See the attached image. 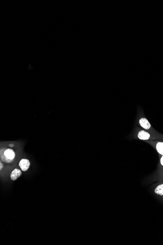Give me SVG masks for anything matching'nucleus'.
Here are the masks:
<instances>
[{
    "instance_id": "nucleus-8",
    "label": "nucleus",
    "mask_w": 163,
    "mask_h": 245,
    "mask_svg": "<svg viewBox=\"0 0 163 245\" xmlns=\"http://www.w3.org/2000/svg\"><path fill=\"white\" fill-rule=\"evenodd\" d=\"M160 164L162 166H163V155L162 156L160 159Z\"/></svg>"
},
{
    "instance_id": "nucleus-5",
    "label": "nucleus",
    "mask_w": 163,
    "mask_h": 245,
    "mask_svg": "<svg viewBox=\"0 0 163 245\" xmlns=\"http://www.w3.org/2000/svg\"><path fill=\"white\" fill-rule=\"evenodd\" d=\"M21 172L18 169H15L12 171L10 174V178L12 181H15L21 175Z\"/></svg>"
},
{
    "instance_id": "nucleus-4",
    "label": "nucleus",
    "mask_w": 163,
    "mask_h": 245,
    "mask_svg": "<svg viewBox=\"0 0 163 245\" xmlns=\"http://www.w3.org/2000/svg\"><path fill=\"white\" fill-rule=\"evenodd\" d=\"M19 165L23 171H26L30 168V161L26 159H21L19 162Z\"/></svg>"
},
{
    "instance_id": "nucleus-3",
    "label": "nucleus",
    "mask_w": 163,
    "mask_h": 245,
    "mask_svg": "<svg viewBox=\"0 0 163 245\" xmlns=\"http://www.w3.org/2000/svg\"><path fill=\"white\" fill-rule=\"evenodd\" d=\"M138 123L144 129L146 130H149L151 129V125L150 123L148 121L147 119L144 117H141L140 118L138 121Z\"/></svg>"
},
{
    "instance_id": "nucleus-6",
    "label": "nucleus",
    "mask_w": 163,
    "mask_h": 245,
    "mask_svg": "<svg viewBox=\"0 0 163 245\" xmlns=\"http://www.w3.org/2000/svg\"><path fill=\"white\" fill-rule=\"evenodd\" d=\"M155 147L157 152L161 155H163V142H157Z\"/></svg>"
},
{
    "instance_id": "nucleus-7",
    "label": "nucleus",
    "mask_w": 163,
    "mask_h": 245,
    "mask_svg": "<svg viewBox=\"0 0 163 245\" xmlns=\"http://www.w3.org/2000/svg\"><path fill=\"white\" fill-rule=\"evenodd\" d=\"M154 192L157 195L163 196V184L158 185V186L155 188Z\"/></svg>"
},
{
    "instance_id": "nucleus-2",
    "label": "nucleus",
    "mask_w": 163,
    "mask_h": 245,
    "mask_svg": "<svg viewBox=\"0 0 163 245\" xmlns=\"http://www.w3.org/2000/svg\"><path fill=\"white\" fill-rule=\"evenodd\" d=\"M137 137L142 141H147L151 138V134L146 130H140L138 132Z\"/></svg>"
},
{
    "instance_id": "nucleus-1",
    "label": "nucleus",
    "mask_w": 163,
    "mask_h": 245,
    "mask_svg": "<svg viewBox=\"0 0 163 245\" xmlns=\"http://www.w3.org/2000/svg\"><path fill=\"white\" fill-rule=\"evenodd\" d=\"M15 157V152L11 149H3L1 151V158L4 162L7 163L11 162Z\"/></svg>"
},
{
    "instance_id": "nucleus-10",
    "label": "nucleus",
    "mask_w": 163,
    "mask_h": 245,
    "mask_svg": "<svg viewBox=\"0 0 163 245\" xmlns=\"http://www.w3.org/2000/svg\"><path fill=\"white\" fill-rule=\"evenodd\" d=\"M13 146H14L13 144H10V147H13Z\"/></svg>"
},
{
    "instance_id": "nucleus-9",
    "label": "nucleus",
    "mask_w": 163,
    "mask_h": 245,
    "mask_svg": "<svg viewBox=\"0 0 163 245\" xmlns=\"http://www.w3.org/2000/svg\"><path fill=\"white\" fill-rule=\"evenodd\" d=\"M0 164H1V168H0V169L1 170V169H2V168H3V165H2V163H1H1H0Z\"/></svg>"
}]
</instances>
